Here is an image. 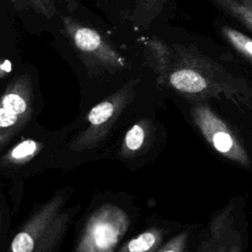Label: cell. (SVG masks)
I'll return each instance as SVG.
<instances>
[{"label": "cell", "mask_w": 252, "mask_h": 252, "mask_svg": "<svg viewBox=\"0 0 252 252\" xmlns=\"http://www.w3.org/2000/svg\"><path fill=\"white\" fill-rule=\"evenodd\" d=\"M140 83L138 78L126 82L78 115L77 127L60 149L54 169L66 172L88 162L110 159L122 131L144 112L136 108Z\"/></svg>", "instance_id": "cell-2"}, {"label": "cell", "mask_w": 252, "mask_h": 252, "mask_svg": "<svg viewBox=\"0 0 252 252\" xmlns=\"http://www.w3.org/2000/svg\"><path fill=\"white\" fill-rule=\"evenodd\" d=\"M1 227H0V248L1 252H4L6 246H7V237L10 227V220L12 217L11 209H9L8 203L5 199V195L3 192H1Z\"/></svg>", "instance_id": "cell-15"}, {"label": "cell", "mask_w": 252, "mask_h": 252, "mask_svg": "<svg viewBox=\"0 0 252 252\" xmlns=\"http://www.w3.org/2000/svg\"><path fill=\"white\" fill-rule=\"evenodd\" d=\"M219 32L237 58L252 70V35L226 23L219 25Z\"/></svg>", "instance_id": "cell-12"}, {"label": "cell", "mask_w": 252, "mask_h": 252, "mask_svg": "<svg viewBox=\"0 0 252 252\" xmlns=\"http://www.w3.org/2000/svg\"><path fill=\"white\" fill-rule=\"evenodd\" d=\"M184 224L157 217L148 218L144 227L125 238L115 252H158Z\"/></svg>", "instance_id": "cell-11"}, {"label": "cell", "mask_w": 252, "mask_h": 252, "mask_svg": "<svg viewBox=\"0 0 252 252\" xmlns=\"http://www.w3.org/2000/svg\"><path fill=\"white\" fill-rule=\"evenodd\" d=\"M74 192L72 185H66L33 207L4 252H58L81 211L80 203L71 204Z\"/></svg>", "instance_id": "cell-5"}, {"label": "cell", "mask_w": 252, "mask_h": 252, "mask_svg": "<svg viewBox=\"0 0 252 252\" xmlns=\"http://www.w3.org/2000/svg\"><path fill=\"white\" fill-rule=\"evenodd\" d=\"M200 223H187L175 233L158 252H193L197 235L201 229Z\"/></svg>", "instance_id": "cell-14"}, {"label": "cell", "mask_w": 252, "mask_h": 252, "mask_svg": "<svg viewBox=\"0 0 252 252\" xmlns=\"http://www.w3.org/2000/svg\"><path fill=\"white\" fill-rule=\"evenodd\" d=\"M11 3H13L15 6H19L21 5L23 2L26 3V0H9ZM27 4V3H26Z\"/></svg>", "instance_id": "cell-17"}, {"label": "cell", "mask_w": 252, "mask_h": 252, "mask_svg": "<svg viewBox=\"0 0 252 252\" xmlns=\"http://www.w3.org/2000/svg\"><path fill=\"white\" fill-rule=\"evenodd\" d=\"M32 77L23 74L13 78L2 93L0 102V153L31 125L39 113Z\"/></svg>", "instance_id": "cell-9"}, {"label": "cell", "mask_w": 252, "mask_h": 252, "mask_svg": "<svg viewBox=\"0 0 252 252\" xmlns=\"http://www.w3.org/2000/svg\"><path fill=\"white\" fill-rule=\"evenodd\" d=\"M236 27L252 35V0H209Z\"/></svg>", "instance_id": "cell-13"}, {"label": "cell", "mask_w": 252, "mask_h": 252, "mask_svg": "<svg viewBox=\"0 0 252 252\" xmlns=\"http://www.w3.org/2000/svg\"><path fill=\"white\" fill-rule=\"evenodd\" d=\"M187 120L217 156L252 172V124L236 112L224 114L214 101H185Z\"/></svg>", "instance_id": "cell-6"}, {"label": "cell", "mask_w": 252, "mask_h": 252, "mask_svg": "<svg viewBox=\"0 0 252 252\" xmlns=\"http://www.w3.org/2000/svg\"><path fill=\"white\" fill-rule=\"evenodd\" d=\"M147 50L158 88L185 101L223 103L252 124V70L236 55H209L155 37L148 40Z\"/></svg>", "instance_id": "cell-1"}, {"label": "cell", "mask_w": 252, "mask_h": 252, "mask_svg": "<svg viewBox=\"0 0 252 252\" xmlns=\"http://www.w3.org/2000/svg\"><path fill=\"white\" fill-rule=\"evenodd\" d=\"M245 195L230 198L202 225L193 252H245L249 242Z\"/></svg>", "instance_id": "cell-8"}, {"label": "cell", "mask_w": 252, "mask_h": 252, "mask_svg": "<svg viewBox=\"0 0 252 252\" xmlns=\"http://www.w3.org/2000/svg\"><path fill=\"white\" fill-rule=\"evenodd\" d=\"M62 24L64 32L90 75L98 76L129 68L126 58L96 30L71 17H63Z\"/></svg>", "instance_id": "cell-10"}, {"label": "cell", "mask_w": 252, "mask_h": 252, "mask_svg": "<svg viewBox=\"0 0 252 252\" xmlns=\"http://www.w3.org/2000/svg\"><path fill=\"white\" fill-rule=\"evenodd\" d=\"M76 127L74 120L60 129L49 130L37 121L0 153V176L10 182L12 216L21 207L24 182L55 168L59 151Z\"/></svg>", "instance_id": "cell-3"}, {"label": "cell", "mask_w": 252, "mask_h": 252, "mask_svg": "<svg viewBox=\"0 0 252 252\" xmlns=\"http://www.w3.org/2000/svg\"><path fill=\"white\" fill-rule=\"evenodd\" d=\"M167 130L153 112L137 115L122 131L110 156L130 171L154 163L167 143Z\"/></svg>", "instance_id": "cell-7"}, {"label": "cell", "mask_w": 252, "mask_h": 252, "mask_svg": "<svg viewBox=\"0 0 252 252\" xmlns=\"http://www.w3.org/2000/svg\"><path fill=\"white\" fill-rule=\"evenodd\" d=\"M141 213L134 196L127 192L94 195L77 226L71 252H115Z\"/></svg>", "instance_id": "cell-4"}, {"label": "cell", "mask_w": 252, "mask_h": 252, "mask_svg": "<svg viewBox=\"0 0 252 252\" xmlns=\"http://www.w3.org/2000/svg\"><path fill=\"white\" fill-rule=\"evenodd\" d=\"M69 10H76L78 8V2L76 0H64Z\"/></svg>", "instance_id": "cell-16"}]
</instances>
